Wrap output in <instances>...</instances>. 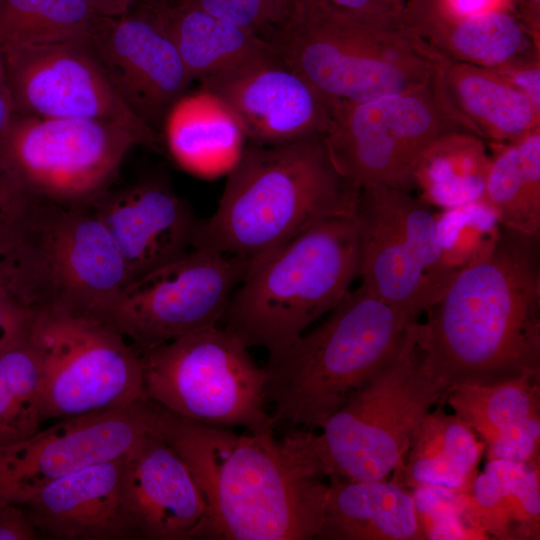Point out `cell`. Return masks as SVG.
Instances as JSON below:
<instances>
[{"instance_id": "obj_44", "label": "cell", "mask_w": 540, "mask_h": 540, "mask_svg": "<svg viewBox=\"0 0 540 540\" xmlns=\"http://www.w3.org/2000/svg\"><path fill=\"white\" fill-rule=\"evenodd\" d=\"M14 115V107L9 89L3 48L0 43V139Z\"/></svg>"}, {"instance_id": "obj_11", "label": "cell", "mask_w": 540, "mask_h": 540, "mask_svg": "<svg viewBox=\"0 0 540 540\" xmlns=\"http://www.w3.org/2000/svg\"><path fill=\"white\" fill-rule=\"evenodd\" d=\"M138 144L113 122L14 113L0 139V165L32 197L74 204L98 193Z\"/></svg>"}, {"instance_id": "obj_19", "label": "cell", "mask_w": 540, "mask_h": 540, "mask_svg": "<svg viewBox=\"0 0 540 540\" xmlns=\"http://www.w3.org/2000/svg\"><path fill=\"white\" fill-rule=\"evenodd\" d=\"M122 499L128 539H203L204 496L186 462L158 429L124 455Z\"/></svg>"}, {"instance_id": "obj_47", "label": "cell", "mask_w": 540, "mask_h": 540, "mask_svg": "<svg viewBox=\"0 0 540 540\" xmlns=\"http://www.w3.org/2000/svg\"><path fill=\"white\" fill-rule=\"evenodd\" d=\"M307 0H280L281 5L283 7V10L286 15V19L288 16L301 4H303ZM285 19V20H286Z\"/></svg>"}, {"instance_id": "obj_4", "label": "cell", "mask_w": 540, "mask_h": 540, "mask_svg": "<svg viewBox=\"0 0 540 540\" xmlns=\"http://www.w3.org/2000/svg\"><path fill=\"white\" fill-rule=\"evenodd\" d=\"M269 41L330 113L338 105L428 86L437 59L400 17L357 15L322 0L298 6Z\"/></svg>"}, {"instance_id": "obj_49", "label": "cell", "mask_w": 540, "mask_h": 540, "mask_svg": "<svg viewBox=\"0 0 540 540\" xmlns=\"http://www.w3.org/2000/svg\"><path fill=\"white\" fill-rule=\"evenodd\" d=\"M531 2V5L536 13H538V8L540 4V0H529Z\"/></svg>"}, {"instance_id": "obj_45", "label": "cell", "mask_w": 540, "mask_h": 540, "mask_svg": "<svg viewBox=\"0 0 540 540\" xmlns=\"http://www.w3.org/2000/svg\"><path fill=\"white\" fill-rule=\"evenodd\" d=\"M497 0H445L447 13L465 17L484 13L494 9Z\"/></svg>"}, {"instance_id": "obj_42", "label": "cell", "mask_w": 540, "mask_h": 540, "mask_svg": "<svg viewBox=\"0 0 540 540\" xmlns=\"http://www.w3.org/2000/svg\"><path fill=\"white\" fill-rule=\"evenodd\" d=\"M37 532L22 505L0 501V540H32Z\"/></svg>"}, {"instance_id": "obj_9", "label": "cell", "mask_w": 540, "mask_h": 540, "mask_svg": "<svg viewBox=\"0 0 540 540\" xmlns=\"http://www.w3.org/2000/svg\"><path fill=\"white\" fill-rule=\"evenodd\" d=\"M27 339L41 362L44 420L146 399L141 353L103 319L56 305L40 307Z\"/></svg>"}, {"instance_id": "obj_21", "label": "cell", "mask_w": 540, "mask_h": 540, "mask_svg": "<svg viewBox=\"0 0 540 540\" xmlns=\"http://www.w3.org/2000/svg\"><path fill=\"white\" fill-rule=\"evenodd\" d=\"M124 456L64 475L23 503L38 532L65 540L128 539L123 515Z\"/></svg>"}, {"instance_id": "obj_25", "label": "cell", "mask_w": 540, "mask_h": 540, "mask_svg": "<svg viewBox=\"0 0 540 540\" xmlns=\"http://www.w3.org/2000/svg\"><path fill=\"white\" fill-rule=\"evenodd\" d=\"M402 23L435 57L489 69L530 49L540 51L527 28L498 9L465 17L445 12Z\"/></svg>"}, {"instance_id": "obj_10", "label": "cell", "mask_w": 540, "mask_h": 540, "mask_svg": "<svg viewBox=\"0 0 540 540\" xmlns=\"http://www.w3.org/2000/svg\"><path fill=\"white\" fill-rule=\"evenodd\" d=\"M355 218L361 285L411 319L428 312L456 274L443 261L431 205L410 191L370 185L359 191Z\"/></svg>"}, {"instance_id": "obj_35", "label": "cell", "mask_w": 540, "mask_h": 540, "mask_svg": "<svg viewBox=\"0 0 540 540\" xmlns=\"http://www.w3.org/2000/svg\"><path fill=\"white\" fill-rule=\"evenodd\" d=\"M484 471L502 484L512 517L515 538L538 539L540 520L539 465L488 460Z\"/></svg>"}, {"instance_id": "obj_7", "label": "cell", "mask_w": 540, "mask_h": 540, "mask_svg": "<svg viewBox=\"0 0 540 540\" xmlns=\"http://www.w3.org/2000/svg\"><path fill=\"white\" fill-rule=\"evenodd\" d=\"M446 393L418 343L413 320L392 357L320 433L302 430L303 443L323 476L385 480L402 464L430 408Z\"/></svg>"}, {"instance_id": "obj_32", "label": "cell", "mask_w": 540, "mask_h": 540, "mask_svg": "<svg viewBox=\"0 0 540 540\" xmlns=\"http://www.w3.org/2000/svg\"><path fill=\"white\" fill-rule=\"evenodd\" d=\"M436 228L443 261L457 273L490 249L501 225L492 210L477 200L436 213Z\"/></svg>"}, {"instance_id": "obj_37", "label": "cell", "mask_w": 540, "mask_h": 540, "mask_svg": "<svg viewBox=\"0 0 540 540\" xmlns=\"http://www.w3.org/2000/svg\"><path fill=\"white\" fill-rule=\"evenodd\" d=\"M190 4L208 13L257 32L266 25L279 26L286 19L280 0H170Z\"/></svg>"}, {"instance_id": "obj_18", "label": "cell", "mask_w": 540, "mask_h": 540, "mask_svg": "<svg viewBox=\"0 0 540 540\" xmlns=\"http://www.w3.org/2000/svg\"><path fill=\"white\" fill-rule=\"evenodd\" d=\"M200 80L202 89L227 106L254 144L324 136L331 126L326 103L276 50Z\"/></svg>"}, {"instance_id": "obj_43", "label": "cell", "mask_w": 540, "mask_h": 540, "mask_svg": "<svg viewBox=\"0 0 540 540\" xmlns=\"http://www.w3.org/2000/svg\"><path fill=\"white\" fill-rule=\"evenodd\" d=\"M331 7L357 15L398 17L397 0H322Z\"/></svg>"}, {"instance_id": "obj_13", "label": "cell", "mask_w": 540, "mask_h": 540, "mask_svg": "<svg viewBox=\"0 0 540 540\" xmlns=\"http://www.w3.org/2000/svg\"><path fill=\"white\" fill-rule=\"evenodd\" d=\"M250 261L203 247L131 280L105 321L140 352L219 324Z\"/></svg>"}, {"instance_id": "obj_20", "label": "cell", "mask_w": 540, "mask_h": 540, "mask_svg": "<svg viewBox=\"0 0 540 540\" xmlns=\"http://www.w3.org/2000/svg\"><path fill=\"white\" fill-rule=\"evenodd\" d=\"M125 261L131 280L194 246L199 222L166 185L145 182L105 200L95 212Z\"/></svg>"}, {"instance_id": "obj_6", "label": "cell", "mask_w": 540, "mask_h": 540, "mask_svg": "<svg viewBox=\"0 0 540 540\" xmlns=\"http://www.w3.org/2000/svg\"><path fill=\"white\" fill-rule=\"evenodd\" d=\"M413 320L363 285L349 291L318 327L269 356L274 424L320 429L392 357Z\"/></svg>"}, {"instance_id": "obj_41", "label": "cell", "mask_w": 540, "mask_h": 540, "mask_svg": "<svg viewBox=\"0 0 540 540\" xmlns=\"http://www.w3.org/2000/svg\"><path fill=\"white\" fill-rule=\"evenodd\" d=\"M33 313V309L0 298V352L27 336Z\"/></svg>"}, {"instance_id": "obj_22", "label": "cell", "mask_w": 540, "mask_h": 540, "mask_svg": "<svg viewBox=\"0 0 540 540\" xmlns=\"http://www.w3.org/2000/svg\"><path fill=\"white\" fill-rule=\"evenodd\" d=\"M429 87L458 128L490 144L511 142L540 128V111L489 68L437 58Z\"/></svg>"}, {"instance_id": "obj_40", "label": "cell", "mask_w": 540, "mask_h": 540, "mask_svg": "<svg viewBox=\"0 0 540 540\" xmlns=\"http://www.w3.org/2000/svg\"><path fill=\"white\" fill-rule=\"evenodd\" d=\"M540 111V51L530 49L491 69Z\"/></svg>"}, {"instance_id": "obj_34", "label": "cell", "mask_w": 540, "mask_h": 540, "mask_svg": "<svg viewBox=\"0 0 540 540\" xmlns=\"http://www.w3.org/2000/svg\"><path fill=\"white\" fill-rule=\"evenodd\" d=\"M0 298L33 310L51 302L38 254L26 231L0 241Z\"/></svg>"}, {"instance_id": "obj_48", "label": "cell", "mask_w": 540, "mask_h": 540, "mask_svg": "<svg viewBox=\"0 0 540 540\" xmlns=\"http://www.w3.org/2000/svg\"><path fill=\"white\" fill-rule=\"evenodd\" d=\"M170 0H135L134 4H150V3H158V2H168Z\"/></svg>"}, {"instance_id": "obj_26", "label": "cell", "mask_w": 540, "mask_h": 540, "mask_svg": "<svg viewBox=\"0 0 540 540\" xmlns=\"http://www.w3.org/2000/svg\"><path fill=\"white\" fill-rule=\"evenodd\" d=\"M157 17L192 79L274 51L256 31L222 20L187 3L143 4Z\"/></svg>"}, {"instance_id": "obj_46", "label": "cell", "mask_w": 540, "mask_h": 540, "mask_svg": "<svg viewBox=\"0 0 540 540\" xmlns=\"http://www.w3.org/2000/svg\"><path fill=\"white\" fill-rule=\"evenodd\" d=\"M99 16H119L131 9L135 0H85Z\"/></svg>"}, {"instance_id": "obj_14", "label": "cell", "mask_w": 540, "mask_h": 540, "mask_svg": "<svg viewBox=\"0 0 540 540\" xmlns=\"http://www.w3.org/2000/svg\"><path fill=\"white\" fill-rule=\"evenodd\" d=\"M2 48L14 113L113 122L158 147L159 134L124 102L87 37Z\"/></svg>"}, {"instance_id": "obj_31", "label": "cell", "mask_w": 540, "mask_h": 540, "mask_svg": "<svg viewBox=\"0 0 540 540\" xmlns=\"http://www.w3.org/2000/svg\"><path fill=\"white\" fill-rule=\"evenodd\" d=\"M95 15L85 0H0V43L30 45L83 38Z\"/></svg>"}, {"instance_id": "obj_12", "label": "cell", "mask_w": 540, "mask_h": 540, "mask_svg": "<svg viewBox=\"0 0 540 540\" xmlns=\"http://www.w3.org/2000/svg\"><path fill=\"white\" fill-rule=\"evenodd\" d=\"M331 118L324 135L330 158L345 182L359 191L370 185L411 191L426 148L444 134L462 131L440 109L429 85L338 105Z\"/></svg>"}, {"instance_id": "obj_17", "label": "cell", "mask_w": 540, "mask_h": 540, "mask_svg": "<svg viewBox=\"0 0 540 540\" xmlns=\"http://www.w3.org/2000/svg\"><path fill=\"white\" fill-rule=\"evenodd\" d=\"M86 37L124 102L159 134L193 79L155 14L134 4L119 16L95 15Z\"/></svg>"}, {"instance_id": "obj_3", "label": "cell", "mask_w": 540, "mask_h": 540, "mask_svg": "<svg viewBox=\"0 0 540 540\" xmlns=\"http://www.w3.org/2000/svg\"><path fill=\"white\" fill-rule=\"evenodd\" d=\"M359 190L336 170L324 136L244 148L193 247L252 261L325 219L355 215Z\"/></svg>"}, {"instance_id": "obj_27", "label": "cell", "mask_w": 540, "mask_h": 540, "mask_svg": "<svg viewBox=\"0 0 540 540\" xmlns=\"http://www.w3.org/2000/svg\"><path fill=\"white\" fill-rule=\"evenodd\" d=\"M491 146L493 154L480 200L501 226L540 234V128Z\"/></svg>"}, {"instance_id": "obj_36", "label": "cell", "mask_w": 540, "mask_h": 540, "mask_svg": "<svg viewBox=\"0 0 540 540\" xmlns=\"http://www.w3.org/2000/svg\"><path fill=\"white\" fill-rule=\"evenodd\" d=\"M407 455L402 464L393 471V481L402 487H434L456 493L471 491L477 474H462L437 456L412 453Z\"/></svg>"}, {"instance_id": "obj_28", "label": "cell", "mask_w": 540, "mask_h": 540, "mask_svg": "<svg viewBox=\"0 0 540 540\" xmlns=\"http://www.w3.org/2000/svg\"><path fill=\"white\" fill-rule=\"evenodd\" d=\"M491 155L479 137L455 131L435 140L421 154L414 186L429 205L448 209L482 198Z\"/></svg>"}, {"instance_id": "obj_2", "label": "cell", "mask_w": 540, "mask_h": 540, "mask_svg": "<svg viewBox=\"0 0 540 540\" xmlns=\"http://www.w3.org/2000/svg\"><path fill=\"white\" fill-rule=\"evenodd\" d=\"M159 433L188 465L207 505L203 539L308 540L322 529L328 484L273 430L236 433L160 407Z\"/></svg>"}, {"instance_id": "obj_33", "label": "cell", "mask_w": 540, "mask_h": 540, "mask_svg": "<svg viewBox=\"0 0 540 540\" xmlns=\"http://www.w3.org/2000/svg\"><path fill=\"white\" fill-rule=\"evenodd\" d=\"M485 450L472 427L458 415L429 413L416 432L408 453L437 456L462 474H477Z\"/></svg>"}, {"instance_id": "obj_29", "label": "cell", "mask_w": 540, "mask_h": 540, "mask_svg": "<svg viewBox=\"0 0 540 540\" xmlns=\"http://www.w3.org/2000/svg\"><path fill=\"white\" fill-rule=\"evenodd\" d=\"M539 376L523 375L495 383H465L444 399L485 446L510 427L539 415Z\"/></svg>"}, {"instance_id": "obj_39", "label": "cell", "mask_w": 540, "mask_h": 540, "mask_svg": "<svg viewBox=\"0 0 540 540\" xmlns=\"http://www.w3.org/2000/svg\"><path fill=\"white\" fill-rule=\"evenodd\" d=\"M34 200L0 165V241L25 233Z\"/></svg>"}, {"instance_id": "obj_15", "label": "cell", "mask_w": 540, "mask_h": 540, "mask_svg": "<svg viewBox=\"0 0 540 540\" xmlns=\"http://www.w3.org/2000/svg\"><path fill=\"white\" fill-rule=\"evenodd\" d=\"M160 407L148 399L61 419L27 439L0 445V501L22 505L46 484L124 456L158 429Z\"/></svg>"}, {"instance_id": "obj_38", "label": "cell", "mask_w": 540, "mask_h": 540, "mask_svg": "<svg viewBox=\"0 0 540 540\" xmlns=\"http://www.w3.org/2000/svg\"><path fill=\"white\" fill-rule=\"evenodd\" d=\"M540 417L520 422L485 446L488 460L500 459L538 465Z\"/></svg>"}, {"instance_id": "obj_1", "label": "cell", "mask_w": 540, "mask_h": 540, "mask_svg": "<svg viewBox=\"0 0 540 540\" xmlns=\"http://www.w3.org/2000/svg\"><path fill=\"white\" fill-rule=\"evenodd\" d=\"M417 322V339L449 388L540 370V234L501 226L483 255L459 270Z\"/></svg>"}, {"instance_id": "obj_5", "label": "cell", "mask_w": 540, "mask_h": 540, "mask_svg": "<svg viewBox=\"0 0 540 540\" xmlns=\"http://www.w3.org/2000/svg\"><path fill=\"white\" fill-rule=\"evenodd\" d=\"M359 271L355 215L320 221L249 263L223 327L248 348L278 354L342 301Z\"/></svg>"}, {"instance_id": "obj_16", "label": "cell", "mask_w": 540, "mask_h": 540, "mask_svg": "<svg viewBox=\"0 0 540 540\" xmlns=\"http://www.w3.org/2000/svg\"><path fill=\"white\" fill-rule=\"evenodd\" d=\"M26 231L48 282L50 305L104 320L131 278L97 215L36 198Z\"/></svg>"}, {"instance_id": "obj_23", "label": "cell", "mask_w": 540, "mask_h": 540, "mask_svg": "<svg viewBox=\"0 0 540 540\" xmlns=\"http://www.w3.org/2000/svg\"><path fill=\"white\" fill-rule=\"evenodd\" d=\"M318 538L334 540L426 539L415 500L394 481H349L330 476Z\"/></svg>"}, {"instance_id": "obj_8", "label": "cell", "mask_w": 540, "mask_h": 540, "mask_svg": "<svg viewBox=\"0 0 540 540\" xmlns=\"http://www.w3.org/2000/svg\"><path fill=\"white\" fill-rule=\"evenodd\" d=\"M145 398L180 417L252 432L273 430L266 371L219 324L141 353Z\"/></svg>"}, {"instance_id": "obj_30", "label": "cell", "mask_w": 540, "mask_h": 540, "mask_svg": "<svg viewBox=\"0 0 540 540\" xmlns=\"http://www.w3.org/2000/svg\"><path fill=\"white\" fill-rule=\"evenodd\" d=\"M42 367L27 336L0 352V445L41 429Z\"/></svg>"}, {"instance_id": "obj_24", "label": "cell", "mask_w": 540, "mask_h": 540, "mask_svg": "<svg viewBox=\"0 0 540 540\" xmlns=\"http://www.w3.org/2000/svg\"><path fill=\"white\" fill-rule=\"evenodd\" d=\"M162 129L176 162L201 177L228 173L244 150V132L235 116L205 90L185 94L169 111Z\"/></svg>"}]
</instances>
